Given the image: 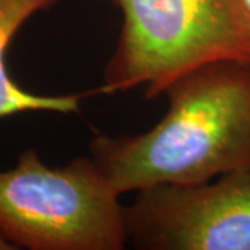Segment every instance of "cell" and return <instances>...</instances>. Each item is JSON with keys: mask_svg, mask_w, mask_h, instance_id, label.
I'll list each match as a JSON object with an SVG mask.
<instances>
[{"mask_svg": "<svg viewBox=\"0 0 250 250\" xmlns=\"http://www.w3.org/2000/svg\"><path fill=\"white\" fill-rule=\"evenodd\" d=\"M121 29L99 92L143 89L164 95L172 81L200 64H250V38L241 0H110Z\"/></svg>", "mask_w": 250, "mask_h": 250, "instance_id": "cell-2", "label": "cell"}, {"mask_svg": "<svg viewBox=\"0 0 250 250\" xmlns=\"http://www.w3.org/2000/svg\"><path fill=\"white\" fill-rule=\"evenodd\" d=\"M120 196L90 156L53 167L31 147L0 171V231L18 249L123 250Z\"/></svg>", "mask_w": 250, "mask_h": 250, "instance_id": "cell-3", "label": "cell"}, {"mask_svg": "<svg viewBox=\"0 0 250 250\" xmlns=\"http://www.w3.org/2000/svg\"><path fill=\"white\" fill-rule=\"evenodd\" d=\"M168 110L138 135H96L89 156L120 195L250 170V64L217 60L164 90Z\"/></svg>", "mask_w": 250, "mask_h": 250, "instance_id": "cell-1", "label": "cell"}, {"mask_svg": "<svg viewBox=\"0 0 250 250\" xmlns=\"http://www.w3.org/2000/svg\"><path fill=\"white\" fill-rule=\"evenodd\" d=\"M18 249L17 246L10 241L9 238L4 233L0 231V250H16Z\"/></svg>", "mask_w": 250, "mask_h": 250, "instance_id": "cell-6", "label": "cell"}, {"mask_svg": "<svg viewBox=\"0 0 250 250\" xmlns=\"http://www.w3.org/2000/svg\"><path fill=\"white\" fill-rule=\"evenodd\" d=\"M59 0H0V118L22 113L74 114L86 93L39 95L22 88L10 75L7 52L18 31L29 18L47 11Z\"/></svg>", "mask_w": 250, "mask_h": 250, "instance_id": "cell-5", "label": "cell"}, {"mask_svg": "<svg viewBox=\"0 0 250 250\" xmlns=\"http://www.w3.org/2000/svg\"><path fill=\"white\" fill-rule=\"evenodd\" d=\"M125 220L135 249L250 250V170L139 190Z\"/></svg>", "mask_w": 250, "mask_h": 250, "instance_id": "cell-4", "label": "cell"}]
</instances>
